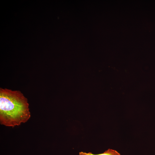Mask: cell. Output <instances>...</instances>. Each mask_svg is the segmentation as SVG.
I'll return each mask as SVG.
<instances>
[{
    "instance_id": "obj_1",
    "label": "cell",
    "mask_w": 155,
    "mask_h": 155,
    "mask_svg": "<svg viewBox=\"0 0 155 155\" xmlns=\"http://www.w3.org/2000/svg\"><path fill=\"white\" fill-rule=\"evenodd\" d=\"M27 99L19 91L0 90V121L13 127L27 121L30 117Z\"/></svg>"
},
{
    "instance_id": "obj_2",
    "label": "cell",
    "mask_w": 155,
    "mask_h": 155,
    "mask_svg": "<svg viewBox=\"0 0 155 155\" xmlns=\"http://www.w3.org/2000/svg\"><path fill=\"white\" fill-rule=\"evenodd\" d=\"M79 155H120V154L115 150L109 149L103 153L98 154H94L90 152L87 153L81 152L79 153Z\"/></svg>"
}]
</instances>
